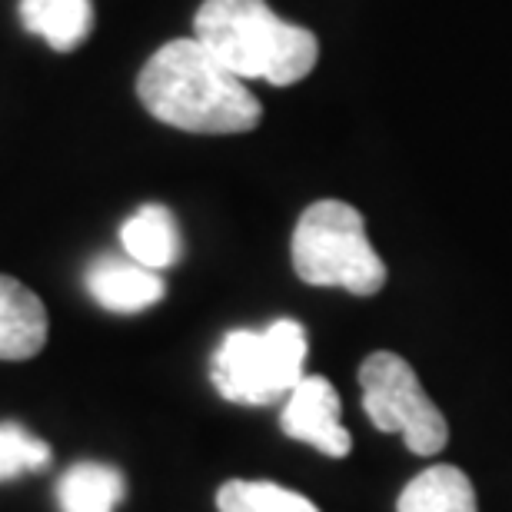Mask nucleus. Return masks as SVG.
<instances>
[{"label":"nucleus","mask_w":512,"mask_h":512,"mask_svg":"<svg viewBox=\"0 0 512 512\" xmlns=\"http://www.w3.org/2000/svg\"><path fill=\"white\" fill-rule=\"evenodd\" d=\"M47 343V310L34 290L0 276V360H30Z\"/></svg>","instance_id":"8"},{"label":"nucleus","mask_w":512,"mask_h":512,"mask_svg":"<svg viewBox=\"0 0 512 512\" xmlns=\"http://www.w3.org/2000/svg\"><path fill=\"white\" fill-rule=\"evenodd\" d=\"M124 476L107 463H77L57 483L60 512H114L124 503Z\"/></svg>","instance_id":"12"},{"label":"nucleus","mask_w":512,"mask_h":512,"mask_svg":"<svg viewBox=\"0 0 512 512\" xmlns=\"http://www.w3.org/2000/svg\"><path fill=\"white\" fill-rule=\"evenodd\" d=\"M363 409L380 433L403 436L416 456H436L446 449L449 426L439 406L419 386L416 370L396 353H373L360 366Z\"/></svg>","instance_id":"5"},{"label":"nucleus","mask_w":512,"mask_h":512,"mask_svg":"<svg viewBox=\"0 0 512 512\" xmlns=\"http://www.w3.org/2000/svg\"><path fill=\"white\" fill-rule=\"evenodd\" d=\"M50 459L54 449L40 436L17 423H0V483H10L24 473H40L50 466Z\"/></svg>","instance_id":"14"},{"label":"nucleus","mask_w":512,"mask_h":512,"mask_svg":"<svg viewBox=\"0 0 512 512\" xmlns=\"http://www.w3.org/2000/svg\"><path fill=\"white\" fill-rule=\"evenodd\" d=\"M137 97L160 124L187 133H247L263 117L247 80L223 67L197 37L163 44L140 70Z\"/></svg>","instance_id":"1"},{"label":"nucleus","mask_w":512,"mask_h":512,"mask_svg":"<svg viewBox=\"0 0 512 512\" xmlns=\"http://www.w3.org/2000/svg\"><path fill=\"white\" fill-rule=\"evenodd\" d=\"M306 330L296 320H276L266 330H233L213 353L210 376L223 399L240 406H270L303 380Z\"/></svg>","instance_id":"4"},{"label":"nucleus","mask_w":512,"mask_h":512,"mask_svg":"<svg viewBox=\"0 0 512 512\" xmlns=\"http://www.w3.org/2000/svg\"><path fill=\"white\" fill-rule=\"evenodd\" d=\"M120 243L133 263L147 266V270H167L180 260V227L173 213L157 203L140 207L133 217L120 227Z\"/></svg>","instance_id":"9"},{"label":"nucleus","mask_w":512,"mask_h":512,"mask_svg":"<svg viewBox=\"0 0 512 512\" xmlns=\"http://www.w3.org/2000/svg\"><path fill=\"white\" fill-rule=\"evenodd\" d=\"M396 512H479L476 489L456 466H429L399 493Z\"/></svg>","instance_id":"11"},{"label":"nucleus","mask_w":512,"mask_h":512,"mask_svg":"<svg viewBox=\"0 0 512 512\" xmlns=\"http://www.w3.org/2000/svg\"><path fill=\"white\" fill-rule=\"evenodd\" d=\"M193 37L237 77L273 87L303 80L320 57L310 30L276 17L266 0H203Z\"/></svg>","instance_id":"2"},{"label":"nucleus","mask_w":512,"mask_h":512,"mask_svg":"<svg viewBox=\"0 0 512 512\" xmlns=\"http://www.w3.org/2000/svg\"><path fill=\"white\" fill-rule=\"evenodd\" d=\"M283 433L290 439L320 449L323 456L340 459L350 453L353 436L340 419V393L323 376H303L283 406Z\"/></svg>","instance_id":"6"},{"label":"nucleus","mask_w":512,"mask_h":512,"mask_svg":"<svg viewBox=\"0 0 512 512\" xmlns=\"http://www.w3.org/2000/svg\"><path fill=\"white\" fill-rule=\"evenodd\" d=\"M20 20L30 34L44 37L60 54H70L94 30V4L90 0H20Z\"/></svg>","instance_id":"10"},{"label":"nucleus","mask_w":512,"mask_h":512,"mask_svg":"<svg viewBox=\"0 0 512 512\" xmlns=\"http://www.w3.org/2000/svg\"><path fill=\"white\" fill-rule=\"evenodd\" d=\"M293 270L310 286H340L353 296H373L386 283V263L366 237L363 213L340 200H320L303 210L293 230Z\"/></svg>","instance_id":"3"},{"label":"nucleus","mask_w":512,"mask_h":512,"mask_svg":"<svg viewBox=\"0 0 512 512\" xmlns=\"http://www.w3.org/2000/svg\"><path fill=\"white\" fill-rule=\"evenodd\" d=\"M220 512H320L310 499L283 489L276 483H247V479H230L217 493Z\"/></svg>","instance_id":"13"},{"label":"nucleus","mask_w":512,"mask_h":512,"mask_svg":"<svg viewBox=\"0 0 512 512\" xmlns=\"http://www.w3.org/2000/svg\"><path fill=\"white\" fill-rule=\"evenodd\" d=\"M87 290L90 296L110 313H140L150 310L153 303L163 300V286L157 270H147L140 263L124 260H97L87 270Z\"/></svg>","instance_id":"7"}]
</instances>
